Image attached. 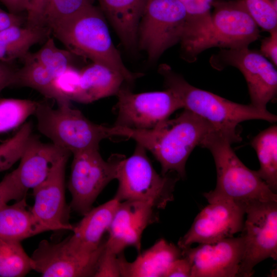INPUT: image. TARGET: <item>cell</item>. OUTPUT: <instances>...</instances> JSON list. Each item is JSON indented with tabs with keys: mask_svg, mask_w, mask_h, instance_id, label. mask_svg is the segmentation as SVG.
<instances>
[{
	"mask_svg": "<svg viewBox=\"0 0 277 277\" xmlns=\"http://www.w3.org/2000/svg\"><path fill=\"white\" fill-rule=\"evenodd\" d=\"M215 130L208 121L186 109L150 129L112 126L114 136L132 139L150 152L160 163L162 175L175 172L182 178L186 175V163L191 153Z\"/></svg>",
	"mask_w": 277,
	"mask_h": 277,
	"instance_id": "obj_1",
	"label": "cell"
},
{
	"mask_svg": "<svg viewBox=\"0 0 277 277\" xmlns=\"http://www.w3.org/2000/svg\"><path fill=\"white\" fill-rule=\"evenodd\" d=\"M241 137L226 134L214 130L206 136L200 147L212 154L216 170L215 189L203 195L208 203L219 200H229L246 208L258 202L277 201L274 193L259 176L256 171L246 167L231 147L241 141Z\"/></svg>",
	"mask_w": 277,
	"mask_h": 277,
	"instance_id": "obj_2",
	"label": "cell"
},
{
	"mask_svg": "<svg viewBox=\"0 0 277 277\" xmlns=\"http://www.w3.org/2000/svg\"><path fill=\"white\" fill-rule=\"evenodd\" d=\"M50 29L67 50L121 73L132 84L143 75L125 66L112 42L103 13L93 4L62 19Z\"/></svg>",
	"mask_w": 277,
	"mask_h": 277,
	"instance_id": "obj_3",
	"label": "cell"
},
{
	"mask_svg": "<svg viewBox=\"0 0 277 277\" xmlns=\"http://www.w3.org/2000/svg\"><path fill=\"white\" fill-rule=\"evenodd\" d=\"M158 72L163 76L166 88L171 90L180 100L183 108L206 120L216 130L225 134L240 136L236 127L245 121H277L276 115L267 110L258 108L251 104L236 103L191 85L167 64L160 65Z\"/></svg>",
	"mask_w": 277,
	"mask_h": 277,
	"instance_id": "obj_4",
	"label": "cell"
},
{
	"mask_svg": "<svg viewBox=\"0 0 277 277\" xmlns=\"http://www.w3.org/2000/svg\"><path fill=\"white\" fill-rule=\"evenodd\" d=\"M34 115L38 131L53 144L72 154L99 149L102 140L113 136L111 126L95 124L70 106L54 109L38 102Z\"/></svg>",
	"mask_w": 277,
	"mask_h": 277,
	"instance_id": "obj_5",
	"label": "cell"
},
{
	"mask_svg": "<svg viewBox=\"0 0 277 277\" xmlns=\"http://www.w3.org/2000/svg\"><path fill=\"white\" fill-rule=\"evenodd\" d=\"M146 150L136 144L133 154L120 162L116 179L118 185L114 199L118 202L139 201L156 209H164L173 200L176 182L180 177L157 173Z\"/></svg>",
	"mask_w": 277,
	"mask_h": 277,
	"instance_id": "obj_6",
	"label": "cell"
},
{
	"mask_svg": "<svg viewBox=\"0 0 277 277\" xmlns=\"http://www.w3.org/2000/svg\"><path fill=\"white\" fill-rule=\"evenodd\" d=\"M212 7L214 9L207 32L182 55L188 62H194L207 49L246 48L260 38L259 27L243 0L214 1Z\"/></svg>",
	"mask_w": 277,
	"mask_h": 277,
	"instance_id": "obj_7",
	"label": "cell"
},
{
	"mask_svg": "<svg viewBox=\"0 0 277 277\" xmlns=\"http://www.w3.org/2000/svg\"><path fill=\"white\" fill-rule=\"evenodd\" d=\"M187 32V15L179 0H147L137 31V47L155 62Z\"/></svg>",
	"mask_w": 277,
	"mask_h": 277,
	"instance_id": "obj_8",
	"label": "cell"
},
{
	"mask_svg": "<svg viewBox=\"0 0 277 277\" xmlns=\"http://www.w3.org/2000/svg\"><path fill=\"white\" fill-rule=\"evenodd\" d=\"M68 189L71 195L70 210L84 215L104 188L116 179L117 169L124 155L114 154L107 160L99 149H91L73 153Z\"/></svg>",
	"mask_w": 277,
	"mask_h": 277,
	"instance_id": "obj_9",
	"label": "cell"
},
{
	"mask_svg": "<svg viewBox=\"0 0 277 277\" xmlns=\"http://www.w3.org/2000/svg\"><path fill=\"white\" fill-rule=\"evenodd\" d=\"M211 66L221 70L228 66L236 68L246 80L251 104L267 110V104L277 93L276 67L260 52L248 47L240 49H221L209 61Z\"/></svg>",
	"mask_w": 277,
	"mask_h": 277,
	"instance_id": "obj_10",
	"label": "cell"
},
{
	"mask_svg": "<svg viewBox=\"0 0 277 277\" xmlns=\"http://www.w3.org/2000/svg\"><path fill=\"white\" fill-rule=\"evenodd\" d=\"M242 230L244 249L239 276L249 277L262 261L277 259V201L258 202L245 208Z\"/></svg>",
	"mask_w": 277,
	"mask_h": 277,
	"instance_id": "obj_11",
	"label": "cell"
},
{
	"mask_svg": "<svg viewBox=\"0 0 277 277\" xmlns=\"http://www.w3.org/2000/svg\"><path fill=\"white\" fill-rule=\"evenodd\" d=\"M116 119L115 126L145 130L154 128L169 118L176 110L183 108L177 96L170 89L134 93L125 87L116 95Z\"/></svg>",
	"mask_w": 277,
	"mask_h": 277,
	"instance_id": "obj_12",
	"label": "cell"
},
{
	"mask_svg": "<svg viewBox=\"0 0 277 277\" xmlns=\"http://www.w3.org/2000/svg\"><path fill=\"white\" fill-rule=\"evenodd\" d=\"M105 241L95 252L85 253L74 249L66 238L58 243L42 240L30 256L32 270L43 277L94 276Z\"/></svg>",
	"mask_w": 277,
	"mask_h": 277,
	"instance_id": "obj_13",
	"label": "cell"
},
{
	"mask_svg": "<svg viewBox=\"0 0 277 277\" xmlns=\"http://www.w3.org/2000/svg\"><path fill=\"white\" fill-rule=\"evenodd\" d=\"M245 214V206L232 201L210 202L195 217L177 246L183 249L194 243H210L233 237L242 231Z\"/></svg>",
	"mask_w": 277,
	"mask_h": 277,
	"instance_id": "obj_14",
	"label": "cell"
},
{
	"mask_svg": "<svg viewBox=\"0 0 277 277\" xmlns=\"http://www.w3.org/2000/svg\"><path fill=\"white\" fill-rule=\"evenodd\" d=\"M244 249L241 235L182 250L191 265V277H234L239 276Z\"/></svg>",
	"mask_w": 277,
	"mask_h": 277,
	"instance_id": "obj_15",
	"label": "cell"
},
{
	"mask_svg": "<svg viewBox=\"0 0 277 277\" xmlns=\"http://www.w3.org/2000/svg\"><path fill=\"white\" fill-rule=\"evenodd\" d=\"M156 209L146 202H120L114 213L105 241L104 252L118 256L128 247L140 252L141 238L149 225L159 221Z\"/></svg>",
	"mask_w": 277,
	"mask_h": 277,
	"instance_id": "obj_16",
	"label": "cell"
},
{
	"mask_svg": "<svg viewBox=\"0 0 277 277\" xmlns=\"http://www.w3.org/2000/svg\"><path fill=\"white\" fill-rule=\"evenodd\" d=\"M70 154L63 156L47 177L32 189L34 202L31 211L50 231L73 228L69 221L70 209L66 204L65 189L66 165Z\"/></svg>",
	"mask_w": 277,
	"mask_h": 277,
	"instance_id": "obj_17",
	"label": "cell"
},
{
	"mask_svg": "<svg viewBox=\"0 0 277 277\" xmlns=\"http://www.w3.org/2000/svg\"><path fill=\"white\" fill-rule=\"evenodd\" d=\"M71 154L55 144L42 142L32 134L28 138L18 166L11 172L18 186L25 193L42 182L56 163Z\"/></svg>",
	"mask_w": 277,
	"mask_h": 277,
	"instance_id": "obj_18",
	"label": "cell"
},
{
	"mask_svg": "<svg viewBox=\"0 0 277 277\" xmlns=\"http://www.w3.org/2000/svg\"><path fill=\"white\" fill-rule=\"evenodd\" d=\"M131 84L121 73L93 63L79 72L77 81L67 96L70 101L89 103L116 95L120 90Z\"/></svg>",
	"mask_w": 277,
	"mask_h": 277,
	"instance_id": "obj_19",
	"label": "cell"
},
{
	"mask_svg": "<svg viewBox=\"0 0 277 277\" xmlns=\"http://www.w3.org/2000/svg\"><path fill=\"white\" fill-rule=\"evenodd\" d=\"M116 199L92 208L83 218L73 226V234L67 238L69 244L75 250L92 253L103 244V235L108 231L119 204Z\"/></svg>",
	"mask_w": 277,
	"mask_h": 277,
	"instance_id": "obj_20",
	"label": "cell"
},
{
	"mask_svg": "<svg viewBox=\"0 0 277 277\" xmlns=\"http://www.w3.org/2000/svg\"><path fill=\"white\" fill-rule=\"evenodd\" d=\"M139 253L132 262H128L123 253L121 255V276L164 277L172 263L182 256V250L164 239L159 240L150 248Z\"/></svg>",
	"mask_w": 277,
	"mask_h": 277,
	"instance_id": "obj_21",
	"label": "cell"
},
{
	"mask_svg": "<svg viewBox=\"0 0 277 277\" xmlns=\"http://www.w3.org/2000/svg\"><path fill=\"white\" fill-rule=\"evenodd\" d=\"M100 9L128 49L137 47V31L147 0H97Z\"/></svg>",
	"mask_w": 277,
	"mask_h": 277,
	"instance_id": "obj_22",
	"label": "cell"
},
{
	"mask_svg": "<svg viewBox=\"0 0 277 277\" xmlns=\"http://www.w3.org/2000/svg\"><path fill=\"white\" fill-rule=\"evenodd\" d=\"M26 196L0 209V239L20 242L50 231L27 208Z\"/></svg>",
	"mask_w": 277,
	"mask_h": 277,
	"instance_id": "obj_23",
	"label": "cell"
},
{
	"mask_svg": "<svg viewBox=\"0 0 277 277\" xmlns=\"http://www.w3.org/2000/svg\"><path fill=\"white\" fill-rule=\"evenodd\" d=\"M23 60V66L16 71L14 86L36 90L45 97L55 101L58 107L70 106L71 101L58 88L53 76L31 58L28 53Z\"/></svg>",
	"mask_w": 277,
	"mask_h": 277,
	"instance_id": "obj_24",
	"label": "cell"
},
{
	"mask_svg": "<svg viewBox=\"0 0 277 277\" xmlns=\"http://www.w3.org/2000/svg\"><path fill=\"white\" fill-rule=\"evenodd\" d=\"M50 33L49 28L40 26H14L1 31L0 62L23 59L32 46L47 39Z\"/></svg>",
	"mask_w": 277,
	"mask_h": 277,
	"instance_id": "obj_25",
	"label": "cell"
},
{
	"mask_svg": "<svg viewBox=\"0 0 277 277\" xmlns=\"http://www.w3.org/2000/svg\"><path fill=\"white\" fill-rule=\"evenodd\" d=\"M260 164L259 176L275 193L277 191V126L262 131L251 141Z\"/></svg>",
	"mask_w": 277,
	"mask_h": 277,
	"instance_id": "obj_26",
	"label": "cell"
},
{
	"mask_svg": "<svg viewBox=\"0 0 277 277\" xmlns=\"http://www.w3.org/2000/svg\"><path fill=\"white\" fill-rule=\"evenodd\" d=\"M187 15V32L181 44L182 54L186 53L207 32L211 19L214 0H179Z\"/></svg>",
	"mask_w": 277,
	"mask_h": 277,
	"instance_id": "obj_27",
	"label": "cell"
},
{
	"mask_svg": "<svg viewBox=\"0 0 277 277\" xmlns=\"http://www.w3.org/2000/svg\"><path fill=\"white\" fill-rule=\"evenodd\" d=\"M31 270V258L20 242L0 239V277H23Z\"/></svg>",
	"mask_w": 277,
	"mask_h": 277,
	"instance_id": "obj_28",
	"label": "cell"
},
{
	"mask_svg": "<svg viewBox=\"0 0 277 277\" xmlns=\"http://www.w3.org/2000/svg\"><path fill=\"white\" fill-rule=\"evenodd\" d=\"M29 56L43 66L57 79L73 68V53L68 50L58 48L53 38L49 37L43 46L36 52L28 53Z\"/></svg>",
	"mask_w": 277,
	"mask_h": 277,
	"instance_id": "obj_29",
	"label": "cell"
},
{
	"mask_svg": "<svg viewBox=\"0 0 277 277\" xmlns=\"http://www.w3.org/2000/svg\"><path fill=\"white\" fill-rule=\"evenodd\" d=\"M36 101L17 98L0 99V134L21 125L34 115L38 106Z\"/></svg>",
	"mask_w": 277,
	"mask_h": 277,
	"instance_id": "obj_30",
	"label": "cell"
},
{
	"mask_svg": "<svg viewBox=\"0 0 277 277\" xmlns=\"http://www.w3.org/2000/svg\"><path fill=\"white\" fill-rule=\"evenodd\" d=\"M94 1L47 0L42 14L41 26L50 29L52 26L62 19L93 4Z\"/></svg>",
	"mask_w": 277,
	"mask_h": 277,
	"instance_id": "obj_31",
	"label": "cell"
},
{
	"mask_svg": "<svg viewBox=\"0 0 277 277\" xmlns=\"http://www.w3.org/2000/svg\"><path fill=\"white\" fill-rule=\"evenodd\" d=\"M32 129L31 123H25L13 136L0 144V172L19 160Z\"/></svg>",
	"mask_w": 277,
	"mask_h": 277,
	"instance_id": "obj_32",
	"label": "cell"
},
{
	"mask_svg": "<svg viewBox=\"0 0 277 277\" xmlns=\"http://www.w3.org/2000/svg\"><path fill=\"white\" fill-rule=\"evenodd\" d=\"M259 27L269 33L277 29V9L271 0H243Z\"/></svg>",
	"mask_w": 277,
	"mask_h": 277,
	"instance_id": "obj_33",
	"label": "cell"
},
{
	"mask_svg": "<svg viewBox=\"0 0 277 277\" xmlns=\"http://www.w3.org/2000/svg\"><path fill=\"white\" fill-rule=\"evenodd\" d=\"M26 194L17 186L11 173H8L0 182V209L9 201L20 200Z\"/></svg>",
	"mask_w": 277,
	"mask_h": 277,
	"instance_id": "obj_34",
	"label": "cell"
},
{
	"mask_svg": "<svg viewBox=\"0 0 277 277\" xmlns=\"http://www.w3.org/2000/svg\"><path fill=\"white\" fill-rule=\"evenodd\" d=\"M47 0H29L26 9L27 26H41L43 10Z\"/></svg>",
	"mask_w": 277,
	"mask_h": 277,
	"instance_id": "obj_35",
	"label": "cell"
},
{
	"mask_svg": "<svg viewBox=\"0 0 277 277\" xmlns=\"http://www.w3.org/2000/svg\"><path fill=\"white\" fill-rule=\"evenodd\" d=\"M260 52L276 67L277 29L269 32V35L262 39Z\"/></svg>",
	"mask_w": 277,
	"mask_h": 277,
	"instance_id": "obj_36",
	"label": "cell"
},
{
	"mask_svg": "<svg viewBox=\"0 0 277 277\" xmlns=\"http://www.w3.org/2000/svg\"><path fill=\"white\" fill-rule=\"evenodd\" d=\"M191 267L189 261L182 256L175 260L168 268L164 277H191Z\"/></svg>",
	"mask_w": 277,
	"mask_h": 277,
	"instance_id": "obj_37",
	"label": "cell"
},
{
	"mask_svg": "<svg viewBox=\"0 0 277 277\" xmlns=\"http://www.w3.org/2000/svg\"><path fill=\"white\" fill-rule=\"evenodd\" d=\"M16 71L7 63L0 62V93L6 88L14 86Z\"/></svg>",
	"mask_w": 277,
	"mask_h": 277,
	"instance_id": "obj_38",
	"label": "cell"
},
{
	"mask_svg": "<svg viewBox=\"0 0 277 277\" xmlns=\"http://www.w3.org/2000/svg\"><path fill=\"white\" fill-rule=\"evenodd\" d=\"M24 18L18 14L0 9V32L14 26H21Z\"/></svg>",
	"mask_w": 277,
	"mask_h": 277,
	"instance_id": "obj_39",
	"label": "cell"
},
{
	"mask_svg": "<svg viewBox=\"0 0 277 277\" xmlns=\"http://www.w3.org/2000/svg\"><path fill=\"white\" fill-rule=\"evenodd\" d=\"M0 1L7 8L9 12L18 14L23 11L19 0H0Z\"/></svg>",
	"mask_w": 277,
	"mask_h": 277,
	"instance_id": "obj_40",
	"label": "cell"
},
{
	"mask_svg": "<svg viewBox=\"0 0 277 277\" xmlns=\"http://www.w3.org/2000/svg\"><path fill=\"white\" fill-rule=\"evenodd\" d=\"M29 0H19L20 4L23 11H26Z\"/></svg>",
	"mask_w": 277,
	"mask_h": 277,
	"instance_id": "obj_41",
	"label": "cell"
},
{
	"mask_svg": "<svg viewBox=\"0 0 277 277\" xmlns=\"http://www.w3.org/2000/svg\"><path fill=\"white\" fill-rule=\"evenodd\" d=\"M0 9H1L0 8Z\"/></svg>",
	"mask_w": 277,
	"mask_h": 277,
	"instance_id": "obj_42",
	"label": "cell"
}]
</instances>
